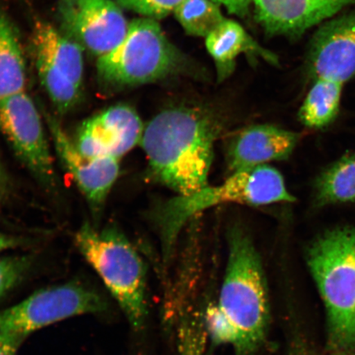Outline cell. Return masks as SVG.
Wrapping results in <instances>:
<instances>
[{
    "label": "cell",
    "mask_w": 355,
    "mask_h": 355,
    "mask_svg": "<svg viewBox=\"0 0 355 355\" xmlns=\"http://www.w3.org/2000/svg\"><path fill=\"white\" fill-rule=\"evenodd\" d=\"M144 128L135 109L119 104L84 121L73 141L80 152L89 157L121 161L124 155L140 145Z\"/></svg>",
    "instance_id": "11"
},
{
    "label": "cell",
    "mask_w": 355,
    "mask_h": 355,
    "mask_svg": "<svg viewBox=\"0 0 355 355\" xmlns=\"http://www.w3.org/2000/svg\"><path fill=\"white\" fill-rule=\"evenodd\" d=\"M318 204L355 201V153H348L327 167L316 182Z\"/></svg>",
    "instance_id": "19"
},
{
    "label": "cell",
    "mask_w": 355,
    "mask_h": 355,
    "mask_svg": "<svg viewBox=\"0 0 355 355\" xmlns=\"http://www.w3.org/2000/svg\"><path fill=\"white\" fill-rule=\"evenodd\" d=\"M7 191V181L6 177L4 175V173L2 170L1 166H0V200H1L4 195H6Z\"/></svg>",
    "instance_id": "28"
},
{
    "label": "cell",
    "mask_w": 355,
    "mask_h": 355,
    "mask_svg": "<svg viewBox=\"0 0 355 355\" xmlns=\"http://www.w3.org/2000/svg\"><path fill=\"white\" fill-rule=\"evenodd\" d=\"M184 0H116L119 6L143 17L158 20L174 12Z\"/></svg>",
    "instance_id": "23"
},
{
    "label": "cell",
    "mask_w": 355,
    "mask_h": 355,
    "mask_svg": "<svg viewBox=\"0 0 355 355\" xmlns=\"http://www.w3.org/2000/svg\"><path fill=\"white\" fill-rule=\"evenodd\" d=\"M332 355H355V354H354V353L336 352V353L335 354H332Z\"/></svg>",
    "instance_id": "29"
},
{
    "label": "cell",
    "mask_w": 355,
    "mask_h": 355,
    "mask_svg": "<svg viewBox=\"0 0 355 355\" xmlns=\"http://www.w3.org/2000/svg\"><path fill=\"white\" fill-rule=\"evenodd\" d=\"M44 119L58 157L72 175L92 211L97 214L103 208L110 190L118 179L121 161L83 154L56 118L46 114Z\"/></svg>",
    "instance_id": "12"
},
{
    "label": "cell",
    "mask_w": 355,
    "mask_h": 355,
    "mask_svg": "<svg viewBox=\"0 0 355 355\" xmlns=\"http://www.w3.org/2000/svg\"><path fill=\"white\" fill-rule=\"evenodd\" d=\"M205 39L207 50L215 62L219 82L230 76L237 58L243 53H254L270 63H277V56L261 47L236 21L225 19Z\"/></svg>",
    "instance_id": "16"
},
{
    "label": "cell",
    "mask_w": 355,
    "mask_h": 355,
    "mask_svg": "<svg viewBox=\"0 0 355 355\" xmlns=\"http://www.w3.org/2000/svg\"><path fill=\"white\" fill-rule=\"evenodd\" d=\"M257 19L274 35H298L335 17L355 0H251Z\"/></svg>",
    "instance_id": "15"
},
{
    "label": "cell",
    "mask_w": 355,
    "mask_h": 355,
    "mask_svg": "<svg viewBox=\"0 0 355 355\" xmlns=\"http://www.w3.org/2000/svg\"><path fill=\"white\" fill-rule=\"evenodd\" d=\"M25 244L21 239L0 232V252L12 250Z\"/></svg>",
    "instance_id": "26"
},
{
    "label": "cell",
    "mask_w": 355,
    "mask_h": 355,
    "mask_svg": "<svg viewBox=\"0 0 355 355\" xmlns=\"http://www.w3.org/2000/svg\"><path fill=\"white\" fill-rule=\"evenodd\" d=\"M308 61L315 79L344 84L355 76V10L323 22L311 42Z\"/></svg>",
    "instance_id": "13"
},
{
    "label": "cell",
    "mask_w": 355,
    "mask_h": 355,
    "mask_svg": "<svg viewBox=\"0 0 355 355\" xmlns=\"http://www.w3.org/2000/svg\"><path fill=\"white\" fill-rule=\"evenodd\" d=\"M98 293L78 283L43 288L21 303L0 311V332L28 337L31 333L64 319L107 309Z\"/></svg>",
    "instance_id": "8"
},
{
    "label": "cell",
    "mask_w": 355,
    "mask_h": 355,
    "mask_svg": "<svg viewBox=\"0 0 355 355\" xmlns=\"http://www.w3.org/2000/svg\"><path fill=\"white\" fill-rule=\"evenodd\" d=\"M0 130L40 184L55 188V170L42 119L26 92L0 101Z\"/></svg>",
    "instance_id": "9"
},
{
    "label": "cell",
    "mask_w": 355,
    "mask_h": 355,
    "mask_svg": "<svg viewBox=\"0 0 355 355\" xmlns=\"http://www.w3.org/2000/svg\"><path fill=\"white\" fill-rule=\"evenodd\" d=\"M184 63L158 21L141 17L130 22L117 47L98 58L97 76L104 90L111 92L171 77Z\"/></svg>",
    "instance_id": "6"
},
{
    "label": "cell",
    "mask_w": 355,
    "mask_h": 355,
    "mask_svg": "<svg viewBox=\"0 0 355 355\" xmlns=\"http://www.w3.org/2000/svg\"><path fill=\"white\" fill-rule=\"evenodd\" d=\"M26 336L16 333L0 332V355H17Z\"/></svg>",
    "instance_id": "24"
},
{
    "label": "cell",
    "mask_w": 355,
    "mask_h": 355,
    "mask_svg": "<svg viewBox=\"0 0 355 355\" xmlns=\"http://www.w3.org/2000/svg\"><path fill=\"white\" fill-rule=\"evenodd\" d=\"M344 84L316 79L299 111L304 126L322 128L329 125L338 114Z\"/></svg>",
    "instance_id": "18"
},
{
    "label": "cell",
    "mask_w": 355,
    "mask_h": 355,
    "mask_svg": "<svg viewBox=\"0 0 355 355\" xmlns=\"http://www.w3.org/2000/svg\"><path fill=\"white\" fill-rule=\"evenodd\" d=\"M33 42L40 79L61 114L78 103L83 83V47L49 22L39 20Z\"/></svg>",
    "instance_id": "7"
},
{
    "label": "cell",
    "mask_w": 355,
    "mask_h": 355,
    "mask_svg": "<svg viewBox=\"0 0 355 355\" xmlns=\"http://www.w3.org/2000/svg\"><path fill=\"white\" fill-rule=\"evenodd\" d=\"M174 13L186 33L199 37H207L226 19L213 0H184Z\"/></svg>",
    "instance_id": "20"
},
{
    "label": "cell",
    "mask_w": 355,
    "mask_h": 355,
    "mask_svg": "<svg viewBox=\"0 0 355 355\" xmlns=\"http://www.w3.org/2000/svg\"><path fill=\"white\" fill-rule=\"evenodd\" d=\"M228 257L218 302L207 309L211 343L232 345L235 355H256L268 338L270 306L263 261L241 226L228 232Z\"/></svg>",
    "instance_id": "1"
},
{
    "label": "cell",
    "mask_w": 355,
    "mask_h": 355,
    "mask_svg": "<svg viewBox=\"0 0 355 355\" xmlns=\"http://www.w3.org/2000/svg\"><path fill=\"white\" fill-rule=\"evenodd\" d=\"M26 73L19 37L6 13L0 11V101L25 92Z\"/></svg>",
    "instance_id": "17"
},
{
    "label": "cell",
    "mask_w": 355,
    "mask_h": 355,
    "mask_svg": "<svg viewBox=\"0 0 355 355\" xmlns=\"http://www.w3.org/2000/svg\"><path fill=\"white\" fill-rule=\"evenodd\" d=\"M295 201L281 173L268 165L232 173L221 184L207 185L193 193L177 195L159 204L153 216L164 261L171 259L182 230L200 212L225 203L264 206Z\"/></svg>",
    "instance_id": "3"
},
{
    "label": "cell",
    "mask_w": 355,
    "mask_h": 355,
    "mask_svg": "<svg viewBox=\"0 0 355 355\" xmlns=\"http://www.w3.org/2000/svg\"><path fill=\"white\" fill-rule=\"evenodd\" d=\"M74 241L121 306L132 329H143L148 317L146 270L136 248L115 226L98 230L88 222L79 228Z\"/></svg>",
    "instance_id": "5"
},
{
    "label": "cell",
    "mask_w": 355,
    "mask_h": 355,
    "mask_svg": "<svg viewBox=\"0 0 355 355\" xmlns=\"http://www.w3.org/2000/svg\"><path fill=\"white\" fill-rule=\"evenodd\" d=\"M58 10L64 33L98 58L123 42L130 24L113 0H58Z\"/></svg>",
    "instance_id": "10"
},
{
    "label": "cell",
    "mask_w": 355,
    "mask_h": 355,
    "mask_svg": "<svg viewBox=\"0 0 355 355\" xmlns=\"http://www.w3.org/2000/svg\"><path fill=\"white\" fill-rule=\"evenodd\" d=\"M306 261L325 305L331 345L355 353V229L323 233L311 243Z\"/></svg>",
    "instance_id": "4"
},
{
    "label": "cell",
    "mask_w": 355,
    "mask_h": 355,
    "mask_svg": "<svg viewBox=\"0 0 355 355\" xmlns=\"http://www.w3.org/2000/svg\"><path fill=\"white\" fill-rule=\"evenodd\" d=\"M206 331L198 321L185 319L181 323L178 340L179 355H205Z\"/></svg>",
    "instance_id": "22"
},
{
    "label": "cell",
    "mask_w": 355,
    "mask_h": 355,
    "mask_svg": "<svg viewBox=\"0 0 355 355\" xmlns=\"http://www.w3.org/2000/svg\"><path fill=\"white\" fill-rule=\"evenodd\" d=\"M32 255L0 257V299L22 281L32 268Z\"/></svg>",
    "instance_id": "21"
},
{
    "label": "cell",
    "mask_w": 355,
    "mask_h": 355,
    "mask_svg": "<svg viewBox=\"0 0 355 355\" xmlns=\"http://www.w3.org/2000/svg\"><path fill=\"white\" fill-rule=\"evenodd\" d=\"M299 133L272 124H257L244 128L230 140L226 162L232 173L284 161L294 152Z\"/></svg>",
    "instance_id": "14"
},
{
    "label": "cell",
    "mask_w": 355,
    "mask_h": 355,
    "mask_svg": "<svg viewBox=\"0 0 355 355\" xmlns=\"http://www.w3.org/2000/svg\"><path fill=\"white\" fill-rule=\"evenodd\" d=\"M224 6L229 12L239 17L246 16L250 10L251 0H213Z\"/></svg>",
    "instance_id": "25"
},
{
    "label": "cell",
    "mask_w": 355,
    "mask_h": 355,
    "mask_svg": "<svg viewBox=\"0 0 355 355\" xmlns=\"http://www.w3.org/2000/svg\"><path fill=\"white\" fill-rule=\"evenodd\" d=\"M218 132L209 115L198 110L162 111L145 125L140 144L148 159L146 177L177 195L205 187Z\"/></svg>",
    "instance_id": "2"
},
{
    "label": "cell",
    "mask_w": 355,
    "mask_h": 355,
    "mask_svg": "<svg viewBox=\"0 0 355 355\" xmlns=\"http://www.w3.org/2000/svg\"><path fill=\"white\" fill-rule=\"evenodd\" d=\"M287 355H309V354L303 344L295 343L288 350Z\"/></svg>",
    "instance_id": "27"
}]
</instances>
